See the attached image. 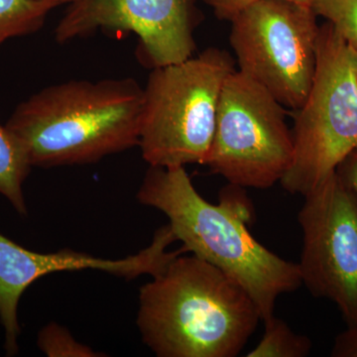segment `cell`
Segmentation results:
<instances>
[{
  "mask_svg": "<svg viewBox=\"0 0 357 357\" xmlns=\"http://www.w3.org/2000/svg\"><path fill=\"white\" fill-rule=\"evenodd\" d=\"M137 199L168 218L177 241L188 252L241 284L261 321L274 316L280 296L302 286L298 263L275 255L249 232L252 210L244 188L229 184L220 204H213L197 192L185 167L150 166Z\"/></svg>",
  "mask_w": 357,
  "mask_h": 357,
  "instance_id": "1",
  "label": "cell"
},
{
  "mask_svg": "<svg viewBox=\"0 0 357 357\" xmlns=\"http://www.w3.org/2000/svg\"><path fill=\"white\" fill-rule=\"evenodd\" d=\"M184 255L140 289L143 342L158 357L238 356L261 321L255 303L222 270Z\"/></svg>",
  "mask_w": 357,
  "mask_h": 357,
  "instance_id": "2",
  "label": "cell"
},
{
  "mask_svg": "<svg viewBox=\"0 0 357 357\" xmlns=\"http://www.w3.org/2000/svg\"><path fill=\"white\" fill-rule=\"evenodd\" d=\"M142 107L135 79L70 81L21 102L6 126L31 166L83 165L138 146Z\"/></svg>",
  "mask_w": 357,
  "mask_h": 357,
  "instance_id": "3",
  "label": "cell"
},
{
  "mask_svg": "<svg viewBox=\"0 0 357 357\" xmlns=\"http://www.w3.org/2000/svg\"><path fill=\"white\" fill-rule=\"evenodd\" d=\"M236 70L234 58L218 48L152 69L143 88L138 142L150 166L204 165L223 84Z\"/></svg>",
  "mask_w": 357,
  "mask_h": 357,
  "instance_id": "4",
  "label": "cell"
},
{
  "mask_svg": "<svg viewBox=\"0 0 357 357\" xmlns=\"http://www.w3.org/2000/svg\"><path fill=\"white\" fill-rule=\"evenodd\" d=\"M292 133V165L280 182L292 195L306 196L357 147V51L331 23L319 26L314 79Z\"/></svg>",
  "mask_w": 357,
  "mask_h": 357,
  "instance_id": "5",
  "label": "cell"
},
{
  "mask_svg": "<svg viewBox=\"0 0 357 357\" xmlns=\"http://www.w3.org/2000/svg\"><path fill=\"white\" fill-rule=\"evenodd\" d=\"M287 112L271 93L239 70L229 75L218 102L217 123L204 165L230 185L269 189L294 159Z\"/></svg>",
  "mask_w": 357,
  "mask_h": 357,
  "instance_id": "6",
  "label": "cell"
},
{
  "mask_svg": "<svg viewBox=\"0 0 357 357\" xmlns=\"http://www.w3.org/2000/svg\"><path fill=\"white\" fill-rule=\"evenodd\" d=\"M311 6L259 0L237 14L229 43L239 72L287 109L297 110L311 89L319 26Z\"/></svg>",
  "mask_w": 357,
  "mask_h": 357,
  "instance_id": "7",
  "label": "cell"
},
{
  "mask_svg": "<svg viewBox=\"0 0 357 357\" xmlns=\"http://www.w3.org/2000/svg\"><path fill=\"white\" fill-rule=\"evenodd\" d=\"M304 198L298 215L302 285L333 302L347 328L356 326L357 197L333 172Z\"/></svg>",
  "mask_w": 357,
  "mask_h": 357,
  "instance_id": "8",
  "label": "cell"
},
{
  "mask_svg": "<svg viewBox=\"0 0 357 357\" xmlns=\"http://www.w3.org/2000/svg\"><path fill=\"white\" fill-rule=\"evenodd\" d=\"M196 0H72L55 30L64 44L96 30L132 32L138 58L155 69L194 56L199 24Z\"/></svg>",
  "mask_w": 357,
  "mask_h": 357,
  "instance_id": "9",
  "label": "cell"
},
{
  "mask_svg": "<svg viewBox=\"0 0 357 357\" xmlns=\"http://www.w3.org/2000/svg\"><path fill=\"white\" fill-rule=\"evenodd\" d=\"M177 241L169 223L155 232L153 241L137 255L123 259H103L72 249L55 253H39L14 243L0 234V321L6 333L7 356L18 354L20 326L17 309L21 296L31 284L46 275L64 271L98 270L122 278L151 277L162 273L178 255L187 253L184 246L169 250Z\"/></svg>",
  "mask_w": 357,
  "mask_h": 357,
  "instance_id": "10",
  "label": "cell"
},
{
  "mask_svg": "<svg viewBox=\"0 0 357 357\" xmlns=\"http://www.w3.org/2000/svg\"><path fill=\"white\" fill-rule=\"evenodd\" d=\"M31 167L20 141L6 126L0 124V195L22 215L27 213L23 183Z\"/></svg>",
  "mask_w": 357,
  "mask_h": 357,
  "instance_id": "11",
  "label": "cell"
},
{
  "mask_svg": "<svg viewBox=\"0 0 357 357\" xmlns=\"http://www.w3.org/2000/svg\"><path fill=\"white\" fill-rule=\"evenodd\" d=\"M55 7L38 0H0V42L36 32Z\"/></svg>",
  "mask_w": 357,
  "mask_h": 357,
  "instance_id": "12",
  "label": "cell"
},
{
  "mask_svg": "<svg viewBox=\"0 0 357 357\" xmlns=\"http://www.w3.org/2000/svg\"><path fill=\"white\" fill-rule=\"evenodd\" d=\"M263 324L264 335L255 349L248 352V357H306L311 354V338L294 332L283 319L274 314Z\"/></svg>",
  "mask_w": 357,
  "mask_h": 357,
  "instance_id": "13",
  "label": "cell"
},
{
  "mask_svg": "<svg viewBox=\"0 0 357 357\" xmlns=\"http://www.w3.org/2000/svg\"><path fill=\"white\" fill-rule=\"evenodd\" d=\"M312 7L357 51V0H314Z\"/></svg>",
  "mask_w": 357,
  "mask_h": 357,
  "instance_id": "14",
  "label": "cell"
},
{
  "mask_svg": "<svg viewBox=\"0 0 357 357\" xmlns=\"http://www.w3.org/2000/svg\"><path fill=\"white\" fill-rule=\"evenodd\" d=\"M40 351L49 357H98L105 354L96 352L88 345L79 344L67 328L56 323L42 328L37 340Z\"/></svg>",
  "mask_w": 357,
  "mask_h": 357,
  "instance_id": "15",
  "label": "cell"
},
{
  "mask_svg": "<svg viewBox=\"0 0 357 357\" xmlns=\"http://www.w3.org/2000/svg\"><path fill=\"white\" fill-rule=\"evenodd\" d=\"M259 0H204L206 4L213 9V13L220 20L231 21L234 17L245 9ZM298 3L311 6L314 0H291Z\"/></svg>",
  "mask_w": 357,
  "mask_h": 357,
  "instance_id": "16",
  "label": "cell"
},
{
  "mask_svg": "<svg viewBox=\"0 0 357 357\" xmlns=\"http://www.w3.org/2000/svg\"><path fill=\"white\" fill-rule=\"evenodd\" d=\"M333 357H357V326L338 333L333 342Z\"/></svg>",
  "mask_w": 357,
  "mask_h": 357,
  "instance_id": "17",
  "label": "cell"
},
{
  "mask_svg": "<svg viewBox=\"0 0 357 357\" xmlns=\"http://www.w3.org/2000/svg\"><path fill=\"white\" fill-rule=\"evenodd\" d=\"M335 172L357 197V147L340 162Z\"/></svg>",
  "mask_w": 357,
  "mask_h": 357,
  "instance_id": "18",
  "label": "cell"
},
{
  "mask_svg": "<svg viewBox=\"0 0 357 357\" xmlns=\"http://www.w3.org/2000/svg\"><path fill=\"white\" fill-rule=\"evenodd\" d=\"M38 1L51 2V3L55 4L56 6H59L61 4L70 3L72 0H38Z\"/></svg>",
  "mask_w": 357,
  "mask_h": 357,
  "instance_id": "19",
  "label": "cell"
},
{
  "mask_svg": "<svg viewBox=\"0 0 357 357\" xmlns=\"http://www.w3.org/2000/svg\"><path fill=\"white\" fill-rule=\"evenodd\" d=\"M0 44H2L1 42H0Z\"/></svg>",
  "mask_w": 357,
  "mask_h": 357,
  "instance_id": "20",
  "label": "cell"
}]
</instances>
